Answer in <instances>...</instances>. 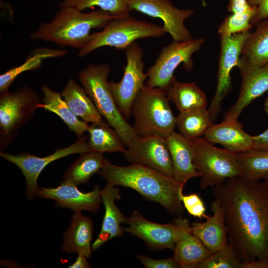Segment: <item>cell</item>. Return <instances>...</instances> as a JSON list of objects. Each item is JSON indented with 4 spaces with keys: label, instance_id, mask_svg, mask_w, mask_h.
<instances>
[{
    "label": "cell",
    "instance_id": "6",
    "mask_svg": "<svg viewBox=\"0 0 268 268\" xmlns=\"http://www.w3.org/2000/svg\"><path fill=\"white\" fill-rule=\"evenodd\" d=\"M166 33L163 26L123 14L111 20L102 30L92 33L88 43L79 51L78 56L83 57L105 46L125 50L139 39L159 38Z\"/></svg>",
    "mask_w": 268,
    "mask_h": 268
},
{
    "label": "cell",
    "instance_id": "9",
    "mask_svg": "<svg viewBox=\"0 0 268 268\" xmlns=\"http://www.w3.org/2000/svg\"><path fill=\"white\" fill-rule=\"evenodd\" d=\"M204 42L205 38L201 37L184 41H173L164 47L155 63L146 71V85L166 91L175 78L174 71L180 64H183L187 70L193 69L192 56Z\"/></svg>",
    "mask_w": 268,
    "mask_h": 268
},
{
    "label": "cell",
    "instance_id": "16",
    "mask_svg": "<svg viewBox=\"0 0 268 268\" xmlns=\"http://www.w3.org/2000/svg\"><path fill=\"white\" fill-rule=\"evenodd\" d=\"M237 67L242 78L240 91L235 103L225 113V120H238L246 107L268 90V64L254 66L240 57Z\"/></svg>",
    "mask_w": 268,
    "mask_h": 268
},
{
    "label": "cell",
    "instance_id": "2",
    "mask_svg": "<svg viewBox=\"0 0 268 268\" xmlns=\"http://www.w3.org/2000/svg\"><path fill=\"white\" fill-rule=\"evenodd\" d=\"M98 173L108 184L131 188L144 198L159 203L170 214L177 216L183 215L184 207L179 192L184 186L173 177L140 164L116 165L107 159Z\"/></svg>",
    "mask_w": 268,
    "mask_h": 268
},
{
    "label": "cell",
    "instance_id": "19",
    "mask_svg": "<svg viewBox=\"0 0 268 268\" xmlns=\"http://www.w3.org/2000/svg\"><path fill=\"white\" fill-rule=\"evenodd\" d=\"M100 196L104 206L105 213L100 232L92 245L93 251L100 248L107 241L122 235L124 229L121 224L126 223L127 220V217L115 204V201L120 199L118 188L107 183L101 190Z\"/></svg>",
    "mask_w": 268,
    "mask_h": 268
},
{
    "label": "cell",
    "instance_id": "4",
    "mask_svg": "<svg viewBox=\"0 0 268 268\" xmlns=\"http://www.w3.org/2000/svg\"><path fill=\"white\" fill-rule=\"evenodd\" d=\"M110 72V67L107 64H90L79 71L78 79L99 113L117 132L128 147L138 135L116 105L107 80Z\"/></svg>",
    "mask_w": 268,
    "mask_h": 268
},
{
    "label": "cell",
    "instance_id": "30",
    "mask_svg": "<svg viewBox=\"0 0 268 268\" xmlns=\"http://www.w3.org/2000/svg\"><path fill=\"white\" fill-rule=\"evenodd\" d=\"M212 123L206 108L180 112L176 117L180 134L189 141L203 136Z\"/></svg>",
    "mask_w": 268,
    "mask_h": 268
},
{
    "label": "cell",
    "instance_id": "28",
    "mask_svg": "<svg viewBox=\"0 0 268 268\" xmlns=\"http://www.w3.org/2000/svg\"><path fill=\"white\" fill-rule=\"evenodd\" d=\"M250 32L243 47L241 57L254 66L268 64V17Z\"/></svg>",
    "mask_w": 268,
    "mask_h": 268
},
{
    "label": "cell",
    "instance_id": "44",
    "mask_svg": "<svg viewBox=\"0 0 268 268\" xmlns=\"http://www.w3.org/2000/svg\"><path fill=\"white\" fill-rule=\"evenodd\" d=\"M264 179L266 180L267 182H268V173L267 175L265 176Z\"/></svg>",
    "mask_w": 268,
    "mask_h": 268
},
{
    "label": "cell",
    "instance_id": "18",
    "mask_svg": "<svg viewBox=\"0 0 268 268\" xmlns=\"http://www.w3.org/2000/svg\"><path fill=\"white\" fill-rule=\"evenodd\" d=\"M210 209L212 215L207 216L204 222L192 223L191 231L212 253L228 242L223 206L218 201L214 199Z\"/></svg>",
    "mask_w": 268,
    "mask_h": 268
},
{
    "label": "cell",
    "instance_id": "32",
    "mask_svg": "<svg viewBox=\"0 0 268 268\" xmlns=\"http://www.w3.org/2000/svg\"><path fill=\"white\" fill-rule=\"evenodd\" d=\"M237 157L245 179L262 180L268 173V150L252 148L237 153Z\"/></svg>",
    "mask_w": 268,
    "mask_h": 268
},
{
    "label": "cell",
    "instance_id": "20",
    "mask_svg": "<svg viewBox=\"0 0 268 268\" xmlns=\"http://www.w3.org/2000/svg\"><path fill=\"white\" fill-rule=\"evenodd\" d=\"M203 137L212 144H219L236 153L250 149L253 146L254 136L244 131L243 125L238 120L212 123Z\"/></svg>",
    "mask_w": 268,
    "mask_h": 268
},
{
    "label": "cell",
    "instance_id": "33",
    "mask_svg": "<svg viewBox=\"0 0 268 268\" xmlns=\"http://www.w3.org/2000/svg\"><path fill=\"white\" fill-rule=\"evenodd\" d=\"M255 13L256 8L252 6L242 11L231 13L219 25V35L229 36L250 32L253 26L252 20Z\"/></svg>",
    "mask_w": 268,
    "mask_h": 268
},
{
    "label": "cell",
    "instance_id": "7",
    "mask_svg": "<svg viewBox=\"0 0 268 268\" xmlns=\"http://www.w3.org/2000/svg\"><path fill=\"white\" fill-rule=\"evenodd\" d=\"M193 163L200 175V188L220 185L227 179L243 177L237 153L213 146L204 137L190 141Z\"/></svg>",
    "mask_w": 268,
    "mask_h": 268
},
{
    "label": "cell",
    "instance_id": "21",
    "mask_svg": "<svg viewBox=\"0 0 268 268\" xmlns=\"http://www.w3.org/2000/svg\"><path fill=\"white\" fill-rule=\"evenodd\" d=\"M170 152L173 178L179 183L184 185L189 180L200 177L193 163V157L190 141L180 133L174 131L166 137Z\"/></svg>",
    "mask_w": 268,
    "mask_h": 268
},
{
    "label": "cell",
    "instance_id": "23",
    "mask_svg": "<svg viewBox=\"0 0 268 268\" xmlns=\"http://www.w3.org/2000/svg\"><path fill=\"white\" fill-rule=\"evenodd\" d=\"M173 258L179 268H197L211 253L191 231V225L181 232L173 249Z\"/></svg>",
    "mask_w": 268,
    "mask_h": 268
},
{
    "label": "cell",
    "instance_id": "35",
    "mask_svg": "<svg viewBox=\"0 0 268 268\" xmlns=\"http://www.w3.org/2000/svg\"><path fill=\"white\" fill-rule=\"evenodd\" d=\"M242 263L229 244L212 252L197 268H241Z\"/></svg>",
    "mask_w": 268,
    "mask_h": 268
},
{
    "label": "cell",
    "instance_id": "14",
    "mask_svg": "<svg viewBox=\"0 0 268 268\" xmlns=\"http://www.w3.org/2000/svg\"><path fill=\"white\" fill-rule=\"evenodd\" d=\"M131 10H134L154 18L161 19L166 32L175 41L193 39L184 23L194 13L192 8L181 9L168 0H127Z\"/></svg>",
    "mask_w": 268,
    "mask_h": 268
},
{
    "label": "cell",
    "instance_id": "34",
    "mask_svg": "<svg viewBox=\"0 0 268 268\" xmlns=\"http://www.w3.org/2000/svg\"><path fill=\"white\" fill-rule=\"evenodd\" d=\"M58 6L60 8L72 7L81 11L98 6L114 15L128 14L132 11L127 0H63Z\"/></svg>",
    "mask_w": 268,
    "mask_h": 268
},
{
    "label": "cell",
    "instance_id": "31",
    "mask_svg": "<svg viewBox=\"0 0 268 268\" xmlns=\"http://www.w3.org/2000/svg\"><path fill=\"white\" fill-rule=\"evenodd\" d=\"M67 52L62 50L40 48L33 51L21 65L7 70L0 76V92L8 91V88L16 77L28 70L39 67L43 62L48 58L62 57Z\"/></svg>",
    "mask_w": 268,
    "mask_h": 268
},
{
    "label": "cell",
    "instance_id": "22",
    "mask_svg": "<svg viewBox=\"0 0 268 268\" xmlns=\"http://www.w3.org/2000/svg\"><path fill=\"white\" fill-rule=\"evenodd\" d=\"M93 225L90 218L81 212H74L68 228L64 234L62 251L71 254L77 253L89 258L92 251Z\"/></svg>",
    "mask_w": 268,
    "mask_h": 268
},
{
    "label": "cell",
    "instance_id": "8",
    "mask_svg": "<svg viewBox=\"0 0 268 268\" xmlns=\"http://www.w3.org/2000/svg\"><path fill=\"white\" fill-rule=\"evenodd\" d=\"M0 147H8L13 141L19 129L33 117L42 102L35 90L27 86L11 92H0Z\"/></svg>",
    "mask_w": 268,
    "mask_h": 268
},
{
    "label": "cell",
    "instance_id": "29",
    "mask_svg": "<svg viewBox=\"0 0 268 268\" xmlns=\"http://www.w3.org/2000/svg\"><path fill=\"white\" fill-rule=\"evenodd\" d=\"M105 160L102 153L87 151L80 153L65 172L63 181L76 186L87 183L102 168Z\"/></svg>",
    "mask_w": 268,
    "mask_h": 268
},
{
    "label": "cell",
    "instance_id": "39",
    "mask_svg": "<svg viewBox=\"0 0 268 268\" xmlns=\"http://www.w3.org/2000/svg\"><path fill=\"white\" fill-rule=\"evenodd\" d=\"M228 11L235 13L245 10L251 7L248 0H228Z\"/></svg>",
    "mask_w": 268,
    "mask_h": 268
},
{
    "label": "cell",
    "instance_id": "12",
    "mask_svg": "<svg viewBox=\"0 0 268 268\" xmlns=\"http://www.w3.org/2000/svg\"><path fill=\"white\" fill-rule=\"evenodd\" d=\"M249 32L220 36L217 85L208 109L212 122L217 119L222 108V103L231 90V72L238 65L243 47Z\"/></svg>",
    "mask_w": 268,
    "mask_h": 268
},
{
    "label": "cell",
    "instance_id": "10",
    "mask_svg": "<svg viewBox=\"0 0 268 268\" xmlns=\"http://www.w3.org/2000/svg\"><path fill=\"white\" fill-rule=\"evenodd\" d=\"M127 64L121 80L109 82V87L122 116L128 119L132 115V106L148 78L144 72L143 52L136 42L125 49Z\"/></svg>",
    "mask_w": 268,
    "mask_h": 268
},
{
    "label": "cell",
    "instance_id": "25",
    "mask_svg": "<svg viewBox=\"0 0 268 268\" xmlns=\"http://www.w3.org/2000/svg\"><path fill=\"white\" fill-rule=\"evenodd\" d=\"M165 92L180 112L207 107L205 94L195 82H180L175 78Z\"/></svg>",
    "mask_w": 268,
    "mask_h": 268
},
{
    "label": "cell",
    "instance_id": "26",
    "mask_svg": "<svg viewBox=\"0 0 268 268\" xmlns=\"http://www.w3.org/2000/svg\"><path fill=\"white\" fill-rule=\"evenodd\" d=\"M44 97L40 108L57 115L79 138L87 132V123L80 120L69 109L64 100L61 94L53 91L44 84L41 86Z\"/></svg>",
    "mask_w": 268,
    "mask_h": 268
},
{
    "label": "cell",
    "instance_id": "1",
    "mask_svg": "<svg viewBox=\"0 0 268 268\" xmlns=\"http://www.w3.org/2000/svg\"><path fill=\"white\" fill-rule=\"evenodd\" d=\"M211 189L223 207L228 242L238 258L268 263V182L236 177Z\"/></svg>",
    "mask_w": 268,
    "mask_h": 268
},
{
    "label": "cell",
    "instance_id": "3",
    "mask_svg": "<svg viewBox=\"0 0 268 268\" xmlns=\"http://www.w3.org/2000/svg\"><path fill=\"white\" fill-rule=\"evenodd\" d=\"M119 16L101 9L83 12L75 7H62L50 21L41 24L30 37L79 51L88 43L93 29L103 28Z\"/></svg>",
    "mask_w": 268,
    "mask_h": 268
},
{
    "label": "cell",
    "instance_id": "24",
    "mask_svg": "<svg viewBox=\"0 0 268 268\" xmlns=\"http://www.w3.org/2000/svg\"><path fill=\"white\" fill-rule=\"evenodd\" d=\"M61 94L71 111L85 123H92L102 119L84 89L73 79H69Z\"/></svg>",
    "mask_w": 268,
    "mask_h": 268
},
{
    "label": "cell",
    "instance_id": "11",
    "mask_svg": "<svg viewBox=\"0 0 268 268\" xmlns=\"http://www.w3.org/2000/svg\"><path fill=\"white\" fill-rule=\"evenodd\" d=\"M126 223L128 226L124 231L140 238L154 250H173L182 231L190 225L189 220L182 216L167 224L155 223L146 219L138 210L134 211Z\"/></svg>",
    "mask_w": 268,
    "mask_h": 268
},
{
    "label": "cell",
    "instance_id": "37",
    "mask_svg": "<svg viewBox=\"0 0 268 268\" xmlns=\"http://www.w3.org/2000/svg\"><path fill=\"white\" fill-rule=\"evenodd\" d=\"M136 258L146 268H179L173 257L166 259L155 260L143 255H138Z\"/></svg>",
    "mask_w": 268,
    "mask_h": 268
},
{
    "label": "cell",
    "instance_id": "5",
    "mask_svg": "<svg viewBox=\"0 0 268 268\" xmlns=\"http://www.w3.org/2000/svg\"><path fill=\"white\" fill-rule=\"evenodd\" d=\"M132 115L134 118L133 127L138 136L166 137L176 127V117L173 113L166 92L146 84L134 102Z\"/></svg>",
    "mask_w": 268,
    "mask_h": 268
},
{
    "label": "cell",
    "instance_id": "41",
    "mask_svg": "<svg viewBox=\"0 0 268 268\" xmlns=\"http://www.w3.org/2000/svg\"><path fill=\"white\" fill-rule=\"evenodd\" d=\"M87 258L84 256L78 255L74 263L70 265V268H87L91 267L87 261Z\"/></svg>",
    "mask_w": 268,
    "mask_h": 268
},
{
    "label": "cell",
    "instance_id": "13",
    "mask_svg": "<svg viewBox=\"0 0 268 268\" xmlns=\"http://www.w3.org/2000/svg\"><path fill=\"white\" fill-rule=\"evenodd\" d=\"M88 135L81 136L73 144L57 149L52 154L40 157L28 152L13 154L1 151L0 155L7 161L16 165L25 177L26 183V195L29 199H33L39 188L37 180L43 170L51 162L68 155L90 151L87 146Z\"/></svg>",
    "mask_w": 268,
    "mask_h": 268
},
{
    "label": "cell",
    "instance_id": "27",
    "mask_svg": "<svg viewBox=\"0 0 268 268\" xmlns=\"http://www.w3.org/2000/svg\"><path fill=\"white\" fill-rule=\"evenodd\" d=\"M87 146L90 151L121 152L126 148L117 132L102 119L88 126Z\"/></svg>",
    "mask_w": 268,
    "mask_h": 268
},
{
    "label": "cell",
    "instance_id": "40",
    "mask_svg": "<svg viewBox=\"0 0 268 268\" xmlns=\"http://www.w3.org/2000/svg\"><path fill=\"white\" fill-rule=\"evenodd\" d=\"M253 148L268 150V128L261 134L254 136Z\"/></svg>",
    "mask_w": 268,
    "mask_h": 268
},
{
    "label": "cell",
    "instance_id": "17",
    "mask_svg": "<svg viewBox=\"0 0 268 268\" xmlns=\"http://www.w3.org/2000/svg\"><path fill=\"white\" fill-rule=\"evenodd\" d=\"M100 191L99 187L96 186L92 191L84 193L79 191L76 186L63 181L56 188L40 187L37 196L53 200L58 206L70 208L74 212H96L102 202Z\"/></svg>",
    "mask_w": 268,
    "mask_h": 268
},
{
    "label": "cell",
    "instance_id": "36",
    "mask_svg": "<svg viewBox=\"0 0 268 268\" xmlns=\"http://www.w3.org/2000/svg\"><path fill=\"white\" fill-rule=\"evenodd\" d=\"M183 188L180 190L179 197L184 207L188 213L200 219L207 217L205 214L206 208L203 201L200 196L196 193L184 195Z\"/></svg>",
    "mask_w": 268,
    "mask_h": 268
},
{
    "label": "cell",
    "instance_id": "42",
    "mask_svg": "<svg viewBox=\"0 0 268 268\" xmlns=\"http://www.w3.org/2000/svg\"><path fill=\"white\" fill-rule=\"evenodd\" d=\"M241 268H268V263L256 261L242 263Z\"/></svg>",
    "mask_w": 268,
    "mask_h": 268
},
{
    "label": "cell",
    "instance_id": "43",
    "mask_svg": "<svg viewBox=\"0 0 268 268\" xmlns=\"http://www.w3.org/2000/svg\"><path fill=\"white\" fill-rule=\"evenodd\" d=\"M264 111L268 116V96L266 98L264 102Z\"/></svg>",
    "mask_w": 268,
    "mask_h": 268
},
{
    "label": "cell",
    "instance_id": "15",
    "mask_svg": "<svg viewBox=\"0 0 268 268\" xmlns=\"http://www.w3.org/2000/svg\"><path fill=\"white\" fill-rule=\"evenodd\" d=\"M123 154L131 163L140 164L173 177L171 154L165 137L138 136Z\"/></svg>",
    "mask_w": 268,
    "mask_h": 268
},
{
    "label": "cell",
    "instance_id": "38",
    "mask_svg": "<svg viewBox=\"0 0 268 268\" xmlns=\"http://www.w3.org/2000/svg\"><path fill=\"white\" fill-rule=\"evenodd\" d=\"M248 2L256 8V13L252 20L253 26L268 17V0H248Z\"/></svg>",
    "mask_w": 268,
    "mask_h": 268
}]
</instances>
